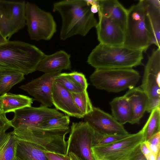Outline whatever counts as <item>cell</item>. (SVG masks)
<instances>
[{"label":"cell","instance_id":"1","mask_svg":"<svg viewBox=\"0 0 160 160\" xmlns=\"http://www.w3.org/2000/svg\"><path fill=\"white\" fill-rule=\"evenodd\" d=\"M53 11L60 14L62 23L60 38L65 40L73 36H84L97 21L85 0H64L54 2Z\"/></svg>","mask_w":160,"mask_h":160},{"label":"cell","instance_id":"2","mask_svg":"<svg viewBox=\"0 0 160 160\" xmlns=\"http://www.w3.org/2000/svg\"><path fill=\"white\" fill-rule=\"evenodd\" d=\"M45 55L33 45L9 40L0 45V71H12L28 75L37 71Z\"/></svg>","mask_w":160,"mask_h":160},{"label":"cell","instance_id":"3","mask_svg":"<svg viewBox=\"0 0 160 160\" xmlns=\"http://www.w3.org/2000/svg\"><path fill=\"white\" fill-rule=\"evenodd\" d=\"M143 52L123 45L99 43L92 49L87 62L95 69L130 68L142 64Z\"/></svg>","mask_w":160,"mask_h":160},{"label":"cell","instance_id":"4","mask_svg":"<svg viewBox=\"0 0 160 160\" xmlns=\"http://www.w3.org/2000/svg\"><path fill=\"white\" fill-rule=\"evenodd\" d=\"M70 131L66 128H46L38 125L22 126L14 129L19 139L32 143L43 151L66 154V135Z\"/></svg>","mask_w":160,"mask_h":160},{"label":"cell","instance_id":"5","mask_svg":"<svg viewBox=\"0 0 160 160\" xmlns=\"http://www.w3.org/2000/svg\"><path fill=\"white\" fill-rule=\"evenodd\" d=\"M123 46L146 52L152 44L144 0H140L128 9Z\"/></svg>","mask_w":160,"mask_h":160},{"label":"cell","instance_id":"6","mask_svg":"<svg viewBox=\"0 0 160 160\" xmlns=\"http://www.w3.org/2000/svg\"><path fill=\"white\" fill-rule=\"evenodd\" d=\"M140 78L139 73L132 68L95 69L90 80L98 89L117 92L135 87Z\"/></svg>","mask_w":160,"mask_h":160},{"label":"cell","instance_id":"7","mask_svg":"<svg viewBox=\"0 0 160 160\" xmlns=\"http://www.w3.org/2000/svg\"><path fill=\"white\" fill-rule=\"evenodd\" d=\"M144 141V131L142 128L114 143L92 146V153L94 160H134L140 149V145Z\"/></svg>","mask_w":160,"mask_h":160},{"label":"cell","instance_id":"8","mask_svg":"<svg viewBox=\"0 0 160 160\" xmlns=\"http://www.w3.org/2000/svg\"><path fill=\"white\" fill-rule=\"evenodd\" d=\"M26 25L30 38L33 40H49L57 31V25L52 14L34 4L26 2Z\"/></svg>","mask_w":160,"mask_h":160},{"label":"cell","instance_id":"9","mask_svg":"<svg viewBox=\"0 0 160 160\" xmlns=\"http://www.w3.org/2000/svg\"><path fill=\"white\" fill-rule=\"evenodd\" d=\"M26 2L0 0V32L9 39L26 25Z\"/></svg>","mask_w":160,"mask_h":160},{"label":"cell","instance_id":"10","mask_svg":"<svg viewBox=\"0 0 160 160\" xmlns=\"http://www.w3.org/2000/svg\"><path fill=\"white\" fill-rule=\"evenodd\" d=\"M67 142L66 155L72 152L83 160H94L91 148L94 134L93 128L87 122H73Z\"/></svg>","mask_w":160,"mask_h":160},{"label":"cell","instance_id":"11","mask_svg":"<svg viewBox=\"0 0 160 160\" xmlns=\"http://www.w3.org/2000/svg\"><path fill=\"white\" fill-rule=\"evenodd\" d=\"M61 72L44 73L39 77L21 86L20 88L33 96L35 100L41 103V106L51 107L53 105L52 95L53 82Z\"/></svg>","mask_w":160,"mask_h":160},{"label":"cell","instance_id":"12","mask_svg":"<svg viewBox=\"0 0 160 160\" xmlns=\"http://www.w3.org/2000/svg\"><path fill=\"white\" fill-rule=\"evenodd\" d=\"M13 112L14 117L10 122L14 129L22 126L38 125L46 120L64 115L57 109L43 106L38 107H27Z\"/></svg>","mask_w":160,"mask_h":160},{"label":"cell","instance_id":"13","mask_svg":"<svg viewBox=\"0 0 160 160\" xmlns=\"http://www.w3.org/2000/svg\"><path fill=\"white\" fill-rule=\"evenodd\" d=\"M149 99L160 98V50H153L148 57L140 87Z\"/></svg>","mask_w":160,"mask_h":160},{"label":"cell","instance_id":"14","mask_svg":"<svg viewBox=\"0 0 160 160\" xmlns=\"http://www.w3.org/2000/svg\"><path fill=\"white\" fill-rule=\"evenodd\" d=\"M84 122L94 131L104 134H127L123 125L112 115L99 108L93 107L92 111L84 116Z\"/></svg>","mask_w":160,"mask_h":160},{"label":"cell","instance_id":"15","mask_svg":"<svg viewBox=\"0 0 160 160\" xmlns=\"http://www.w3.org/2000/svg\"><path fill=\"white\" fill-rule=\"evenodd\" d=\"M98 15L99 20L95 28L99 43L110 46L123 45L124 32L109 18Z\"/></svg>","mask_w":160,"mask_h":160},{"label":"cell","instance_id":"16","mask_svg":"<svg viewBox=\"0 0 160 160\" xmlns=\"http://www.w3.org/2000/svg\"><path fill=\"white\" fill-rule=\"evenodd\" d=\"M52 99L57 110L69 116L83 118L84 115L76 104L72 93L55 80L52 85Z\"/></svg>","mask_w":160,"mask_h":160},{"label":"cell","instance_id":"17","mask_svg":"<svg viewBox=\"0 0 160 160\" xmlns=\"http://www.w3.org/2000/svg\"><path fill=\"white\" fill-rule=\"evenodd\" d=\"M98 14L106 17L115 23L124 32L128 9L117 0H99Z\"/></svg>","mask_w":160,"mask_h":160},{"label":"cell","instance_id":"18","mask_svg":"<svg viewBox=\"0 0 160 160\" xmlns=\"http://www.w3.org/2000/svg\"><path fill=\"white\" fill-rule=\"evenodd\" d=\"M70 55L63 50L45 55L39 62L37 70L44 73L71 69Z\"/></svg>","mask_w":160,"mask_h":160},{"label":"cell","instance_id":"19","mask_svg":"<svg viewBox=\"0 0 160 160\" xmlns=\"http://www.w3.org/2000/svg\"><path fill=\"white\" fill-rule=\"evenodd\" d=\"M148 22L152 38V44L160 49V1L144 0Z\"/></svg>","mask_w":160,"mask_h":160},{"label":"cell","instance_id":"20","mask_svg":"<svg viewBox=\"0 0 160 160\" xmlns=\"http://www.w3.org/2000/svg\"><path fill=\"white\" fill-rule=\"evenodd\" d=\"M124 95L132 108V118L130 124H138L146 111L148 98L140 87L129 89Z\"/></svg>","mask_w":160,"mask_h":160},{"label":"cell","instance_id":"21","mask_svg":"<svg viewBox=\"0 0 160 160\" xmlns=\"http://www.w3.org/2000/svg\"><path fill=\"white\" fill-rule=\"evenodd\" d=\"M32 98L21 94L7 93L0 96V108L2 113L14 112L16 110L31 106Z\"/></svg>","mask_w":160,"mask_h":160},{"label":"cell","instance_id":"22","mask_svg":"<svg viewBox=\"0 0 160 160\" xmlns=\"http://www.w3.org/2000/svg\"><path fill=\"white\" fill-rule=\"evenodd\" d=\"M112 116L121 124L131 123L132 118L131 107L124 95L114 98L110 103Z\"/></svg>","mask_w":160,"mask_h":160},{"label":"cell","instance_id":"23","mask_svg":"<svg viewBox=\"0 0 160 160\" xmlns=\"http://www.w3.org/2000/svg\"><path fill=\"white\" fill-rule=\"evenodd\" d=\"M17 139L16 152L17 160H49L44 151L36 145Z\"/></svg>","mask_w":160,"mask_h":160},{"label":"cell","instance_id":"24","mask_svg":"<svg viewBox=\"0 0 160 160\" xmlns=\"http://www.w3.org/2000/svg\"><path fill=\"white\" fill-rule=\"evenodd\" d=\"M17 139L13 131L6 132L0 138V160H17Z\"/></svg>","mask_w":160,"mask_h":160},{"label":"cell","instance_id":"25","mask_svg":"<svg viewBox=\"0 0 160 160\" xmlns=\"http://www.w3.org/2000/svg\"><path fill=\"white\" fill-rule=\"evenodd\" d=\"M24 75L15 71H0V95L7 93L14 85L24 80Z\"/></svg>","mask_w":160,"mask_h":160},{"label":"cell","instance_id":"26","mask_svg":"<svg viewBox=\"0 0 160 160\" xmlns=\"http://www.w3.org/2000/svg\"><path fill=\"white\" fill-rule=\"evenodd\" d=\"M151 113L142 128L144 131V141H147L154 134L160 132V108H157Z\"/></svg>","mask_w":160,"mask_h":160},{"label":"cell","instance_id":"27","mask_svg":"<svg viewBox=\"0 0 160 160\" xmlns=\"http://www.w3.org/2000/svg\"><path fill=\"white\" fill-rule=\"evenodd\" d=\"M127 134H104L94 131L92 146H100L111 144L128 136Z\"/></svg>","mask_w":160,"mask_h":160},{"label":"cell","instance_id":"28","mask_svg":"<svg viewBox=\"0 0 160 160\" xmlns=\"http://www.w3.org/2000/svg\"><path fill=\"white\" fill-rule=\"evenodd\" d=\"M71 93L76 104L84 115L92 111L93 106L87 90L80 93Z\"/></svg>","mask_w":160,"mask_h":160},{"label":"cell","instance_id":"29","mask_svg":"<svg viewBox=\"0 0 160 160\" xmlns=\"http://www.w3.org/2000/svg\"><path fill=\"white\" fill-rule=\"evenodd\" d=\"M69 116L64 114L46 120L38 125L48 128H66L69 127Z\"/></svg>","mask_w":160,"mask_h":160},{"label":"cell","instance_id":"30","mask_svg":"<svg viewBox=\"0 0 160 160\" xmlns=\"http://www.w3.org/2000/svg\"><path fill=\"white\" fill-rule=\"evenodd\" d=\"M55 81L59 83L72 93H78L84 90L66 73H61L55 78Z\"/></svg>","mask_w":160,"mask_h":160},{"label":"cell","instance_id":"31","mask_svg":"<svg viewBox=\"0 0 160 160\" xmlns=\"http://www.w3.org/2000/svg\"><path fill=\"white\" fill-rule=\"evenodd\" d=\"M77 83L79 84L84 90H86L88 86V83L85 75L82 73L77 71L70 73H66Z\"/></svg>","mask_w":160,"mask_h":160},{"label":"cell","instance_id":"32","mask_svg":"<svg viewBox=\"0 0 160 160\" xmlns=\"http://www.w3.org/2000/svg\"><path fill=\"white\" fill-rule=\"evenodd\" d=\"M11 127L10 120L7 118L6 114L0 113V138L6 133V131Z\"/></svg>","mask_w":160,"mask_h":160},{"label":"cell","instance_id":"33","mask_svg":"<svg viewBox=\"0 0 160 160\" xmlns=\"http://www.w3.org/2000/svg\"><path fill=\"white\" fill-rule=\"evenodd\" d=\"M45 155L49 160H71L69 156L66 154L44 151Z\"/></svg>","mask_w":160,"mask_h":160},{"label":"cell","instance_id":"34","mask_svg":"<svg viewBox=\"0 0 160 160\" xmlns=\"http://www.w3.org/2000/svg\"><path fill=\"white\" fill-rule=\"evenodd\" d=\"M160 98L148 99L146 111L151 112L155 108L160 107Z\"/></svg>","mask_w":160,"mask_h":160},{"label":"cell","instance_id":"35","mask_svg":"<svg viewBox=\"0 0 160 160\" xmlns=\"http://www.w3.org/2000/svg\"><path fill=\"white\" fill-rule=\"evenodd\" d=\"M146 141L152 145L160 148V132L153 135Z\"/></svg>","mask_w":160,"mask_h":160},{"label":"cell","instance_id":"36","mask_svg":"<svg viewBox=\"0 0 160 160\" xmlns=\"http://www.w3.org/2000/svg\"><path fill=\"white\" fill-rule=\"evenodd\" d=\"M141 152L146 158L147 160H150V151L144 141L142 142L140 145Z\"/></svg>","mask_w":160,"mask_h":160},{"label":"cell","instance_id":"37","mask_svg":"<svg viewBox=\"0 0 160 160\" xmlns=\"http://www.w3.org/2000/svg\"><path fill=\"white\" fill-rule=\"evenodd\" d=\"M144 142L149 150L157 156L158 152L160 151V148L151 144L147 141Z\"/></svg>","mask_w":160,"mask_h":160},{"label":"cell","instance_id":"38","mask_svg":"<svg viewBox=\"0 0 160 160\" xmlns=\"http://www.w3.org/2000/svg\"><path fill=\"white\" fill-rule=\"evenodd\" d=\"M99 8V2L96 4L90 6V10L94 14L98 13Z\"/></svg>","mask_w":160,"mask_h":160},{"label":"cell","instance_id":"39","mask_svg":"<svg viewBox=\"0 0 160 160\" xmlns=\"http://www.w3.org/2000/svg\"><path fill=\"white\" fill-rule=\"evenodd\" d=\"M134 160H147L140 149Z\"/></svg>","mask_w":160,"mask_h":160},{"label":"cell","instance_id":"40","mask_svg":"<svg viewBox=\"0 0 160 160\" xmlns=\"http://www.w3.org/2000/svg\"><path fill=\"white\" fill-rule=\"evenodd\" d=\"M71 160H83L72 152H70L68 153Z\"/></svg>","mask_w":160,"mask_h":160},{"label":"cell","instance_id":"41","mask_svg":"<svg viewBox=\"0 0 160 160\" xmlns=\"http://www.w3.org/2000/svg\"><path fill=\"white\" fill-rule=\"evenodd\" d=\"M8 40L3 36L0 32V45L6 42Z\"/></svg>","mask_w":160,"mask_h":160},{"label":"cell","instance_id":"42","mask_svg":"<svg viewBox=\"0 0 160 160\" xmlns=\"http://www.w3.org/2000/svg\"><path fill=\"white\" fill-rule=\"evenodd\" d=\"M150 151V160H156L157 156L155 154H154L152 153Z\"/></svg>","mask_w":160,"mask_h":160},{"label":"cell","instance_id":"43","mask_svg":"<svg viewBox=\"0 0 160 160\" xmlns=\"http://www.w3.org/2000/svg\"><path fill=\"white\" fill-rule=\"evenodd\" d=\"M156 160H160V151L158 152L157 154Z\"/></svg>","mask_w":160,"mask_h":160},{"label":"cell","instance_id":"44","mask_svg":"<svg viewBox=\"0 0 160 160\" xmlns=\"http://www.w3.org/2000/svg\"><path fill=\"white\" fill-rule=\"evenodd\" d=\"M2 112L0 108V113H2Z\"/></svg>","mask_w":160,"mask_h":160},{"label":"cell","instance_id":"45","mask_svg":"<svg viewBox=\"0 0 160 160\" xmlns=\"http://www.w3.org/2000/svg\"><path fill=\"white\" fill-rule=\"evenodd\" d=\"M98 160H104L102 159H98Z\"/></svg>","mask_w":160,"mask_h":160}]
</instances>
